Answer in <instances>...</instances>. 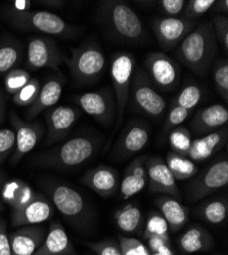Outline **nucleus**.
I'll return each mask as SVG.
<instances>
[{
	"label": "nucleus",
	"instance_id": "4c0bfd02",
	"mask_svg": "<svg viewBox=\"0 0 228 255\" xmlns=\"http://www.w3.org/2000/svg\"><path fill=\"white\" fill-rule=\"evenodd\" d=\"M213 80L216 90L225 102H228V61L219 60L214 68Z\"/></svg>",
	"mask_w": 228,
	"mask_h": 255
},
{
	"label": "nucleus",
	"instance_id": "c756f323",
	"mask_svg": "<svg viewBox=\"0 0 228 255\" xmlns=\"http://www.w3.org/2000/svg\"><path fill=\"white\" fill-rule=\"evenodd\" d=\"M24 56V47L13 38L0 40V75L16 69Z\"/></svg>",
	"mask_w": 228,
	"mask_h": 255
},
{
	"label": "nucleus",
	"instance_id": "37998d69",
	"mask_svg": "<svg viewBox=\"0 0 228 255\" xmlns=\"http://www.w3.org/2000/svg\"><path fill=\"white\" fill-rule=\"evenodd\" d=\"M32 2L30 0H13L8 1L4 7V16L10 22V20L22 17L29 12H31Z\"/></svg>",
	"mask_w": 228,
	"mask_h": 255
},
{
	"label": "nucleus",
	"instance_id": "0eeeda50",
	"mask_svg": "<svg viewBox=\"0 0 228 255\" xmlns=\"http://www.w3.org/2000/svg\"><path fill=\"white\" fill-rule=\"evenodd\" d=\"M14 29L26 32H38L44 35L64 39L76 38L80 29L67 23L60 16L50 11H31L28 14L8 22Z\"/></svg>",
	"mask_w": 228,
	"mask_h": 255
},
{
	"label": "nucleus",
	"instance_id": "5fc2aeb1",
	"mask_svg": "<svg viewBox=\"0 0 228 255\" xmlns=\"http://www.w3.org/2000/svg\"><path fill=\"white\" fill-rule=\"evenodd\" d=\"M4 179H5V176L3 175V173L0 172V190H1V187L4 183Z\"/></svg>",
	"mask_w": 228,
	"mask_h": 255
},
{
	"label": "nucleus",
	"instance_id": "dca6fc26",
	"mask_svg": "<svg viewBox=\"0 0 228 255\" xmlns=\"http://www.w3.org/2000/svg\"><path fill=\"white\" fill-rule=\"evenodd\" d=\"M79 116L80 113L76 109L66 105H59L48 110L45 114L47 123L45 144H56L66 139L78 121Z\"/></svg>",
	"mask_w": 228,
	"mask_h": 255
},
{
	"label": "nucleus",
	"instance_id": "f3484780",
	"mask_svg": "<svg viewBox=\"0 0 228 255\" xmlns=\"http://www.w3.org/2000/svg\"><path fill=\"white\" fill-rule=\"evenodd\" d=\"M54 212L52 203L42 194L36 196L24 207L11 212L12 227L33 226L48 221Z\"/></svg>",
	"mask_w": 228,
	"mask_h": 255
},
{
	"label": "nucleus",
	"instance_id": "bb28decb",
	"mask_svg": "<svg viewBox=\"0 0 228 255\" xmlns=\"http://www.w3.org/2000/svg\"><path fill=\"white\" fill-rule=\"evenodd\" d=\"M0 191H1V200L9 205L12 210L24 207L37 194L27 182L20 179H12L4 182Z\"/></svg>",
	"mask_w": 228,
	"mask_h": 255
},
{
	"label": "nucleus",
	"instance_id": "39448f33",
	"mask_svg": "<svg viewBox=\"0 0 228 255\" xmlns=\"http://www.w3.org/2000/svg\"><path fill=\"white\" fill-rule=\"evenodd\" d=\"M66 63L69 71L78 84H90L96 81L106 69L107 60L101 48L94 42H86L72 49Z\"/></svg>",
	"mask_w": 228,
	"mask_h": 255
},
{
	"label": "nucleus",
	"instance_id": "6e6552de",
	"mask_svg": "<svg viewBox=\"0 0 228 255\" xmlns=\"http://www.w3.org/2000/svg\"><path fill=\"white\" fill-rule=\"evenodd\" d=\"M129 98L139 112L154 120H160L166 112V100L157 91L147 72L140 68L134 71Z\"/></svg>",
	"mask_w": 228,
	"mask_h": 255
},
{
	"label": "nucleus",
	"instance_id": "a211bd4d",
	"mask_svg": "<svg viewBox=\"0 0 228 255\" xmlns=\"http://www.w3.org/2000/svg\"><path fill=\"white\" fill-rule=\"evenodd\" d=\"M150 137L151 131L148 124L140 121L130 123L118 141L116 148L117 155L120 158L135 155L148 145Z\"/></svg>",
	"mask_w": 228,
	"mask_h": 255
},
{
	"label": "nucleus",
	"instance_id": "4be33fe9",
	"mask_svg": "<svg viewBox=\"0 0 228 255\" xmlns=\"http://www.w3.org/2000/svg\"><path fill=\"white\" fill-rule=\"evenodd\" d=\"M228 137L227 126L193 140L188 156L194 162H203L210 158L226 144Z\"/></svg>",
	"mask_w": 228,
	"mask_h": 255
},
{
	"label": "nucleus",
	"instance_id": "b1692460",
	"mask_svg": "<svg viewBox=\"0 0 228 255\" xmlns=\"http://www.w3.org/2000/svg\"><path fill=\"white\" fill-rule=\"evenodd\" d=\"M148 155H141L133 159L127 166L122 182L120 194L122 199H129L138 194L148 183L146 162Z\"/></svg>",
	"mask_w": 228,
	"mask_h": 255
},
{
	"label": "nucleus",
	"instance_id": "79ce46f5",
	"mask_svg": "<svg viewBox=\"0 0 228 255\" xmlns=\"http://www.w3.org/2000/svg\"><path fill=\"white\" fill-rule=\"evenodd\" d=\"M118 241L123 255H151L147 245L136 238L119 236Z\"/></svg>",
	"mask_w": 228,
	"mask_h": 255
},
{
	"label": "nucleus",
	"instance_id": "58836bf2",
	"mask_svg": "<svg viewBox=\"0 0 228 255\" xmlns=\"http://www.w3.org/2000/svg\"><path fill=\"white\" fill-rule=\"evenodd\" d=\"M214 3L215 0H190L185 4L181 17L195 22V19L209 11Z\"/></svg>",
	"mask_w": 228,
	"mask_h": 255
},
{
	"label": "nucleus",
	"instance_id": "20e7f679",
	"mask_svg": "<svg viewBox=\"0 0 228 255\" xmlns=\"http://www.w3.org/2000/svg\"><path fill=\"white\" fill-rule=\"evenodd\" d=\"M41 185L60 214L77 228H83L90 219L84 197L76 189L63 183L44 181Z\"/></svg>",
	"mask_w": 228,
	"mask_h": 255
},
{
	"label": "nucleus",
	"instance_id": "e433bc0d",
	"mask_svg": "<svg viewBox=\"0 0 228 255\" xmlns=\"http://www.w3.org/2000/svg\"><path fill=\"white\" fill-rule=\"evenodd\" d=\"M41 88L40 81L37 78H32L29 83L13 95L12 100L19 106H31L36 100Z\"/></svg>",
	"mask_w": 228,
	"mask_h": 255
},
{
	"label": "nucleus",
	"instance_id": "603ef678",
	"mask_svg": "<svg viewBox=\"0 0 228 255\" xmlns=\"http://www.w3.org/2000/svg\"><path fill=\"white\" fill-rule=\"evenodd\" d=\"M5 109H6V98L4 94L0 91V122L3 120L4 114H5Z\"/></svg>",
	"mask_w": 228,
	"mask_h": 255
},
{
	"label": "nucleus",
	"instance_id": "f704fd0d",
	"mask_svg": "<svg viewBox=\"0 0 228 255\" xmlns=\"http://www.w3.org/2000/svg\"><path fill=\"white\" fill-rule=\"evenodd\" d=\"M169 235V227L167 222L161 215V212L152 211L147 221L144 222L142 239L146 240L151 236H167Z\"/></svg>",
	"mask_w": 228,
	"mask_h": 255
},
{
	"label": "nucleus",
	"instance_id": "864d4df0",
	"mask_svg": "<svg viewBox=\"0 0 228 255\" xmlns=\"http://www.w3.org/2000/svg\"><path fill=\"white\" fill-rule=\"evenodd\" d=\"M151 255H174V252L171 249V246L167 245V246H164L161 249L151 253Z\"/></svg>",
	"mask_w": 228,
	"mask_h": 255
},
{
	"label": "nucleus",
	"instance_id": "6e6d98bb",
	"mask_svg": "<svg viewBox=\"0 0 228 255\" xmlns=\"http://www.w3.org/2000/svg\"><path fill=\"white\" fill-rule=\"evenodd\" d=\"M4 209V202L2 200H0V212Z\"/></svg>",
	"mask_w": 228,
	"mask_h": 255
},
{
	"label": "nucleus",
	"instance_id": "5701e85b",
	"mask_svg": "<svg viewBox=\"0 0 228 255\" xmlns=\"http://www.w3.org/2000/svg\"><path fill=\"white\" fill-rule=\"evenodd\" d=\"M33 255H77V251L64 226L52 222L43 243Z\"/></svg>",
	"mask_w": 228,
	"mask_h": 255
},
{
	"label": "nucleus",
	"instance_id": "a18cd8bd",
	"mask_svg": "<svg viewBox=\"0 0 228 255\" xmlns=\"http://www.w3.org/2000/svg\"><path fill=\"white\" fill-rule=\"evenodd\" d=\"M213 30L225 53L228 52V17L225 15H212Z\"/></svg>",
	"mask_w": 228,
	"mask_h": 255
},
{
	"label": "nucleus",
	"instance_id": "412c9836",
	"mask_svg": "<svg viewBox=\"0 0 228 255\" xmlns=\"http://www.w3.org/2000/svg\"><path fill=\"white\" fill-rule=\"evenodd\" d=\"M228 111L222 104H212L201 109L195 115L191 127L197 135H206L227 125Z\"/></svg>",
	"mask_w": 228,
	"mask_h": 255
},
{
	"label": "nucleus",
	"instance_id": "393cba45",
	"mask_svg": "<svg viewBox=\"0 0 228 255\" xmlns=\"http://www.w3.org/2000/svg\"><path fill=\"white\" fill-rule=\"evenodd\" d=\"M64 85L65 79L61 75L48 79L43 86L40 88L39 94L34 103L29 106V110L26 114L27 119L33 120L39 114L52 108L54 104H56L60 99L61 93H63Z\"/></svg>",
	"mask_w": 228,
	"mask_h": 255
},
{
	"label": "nucleus",
	"instance_id": "4468645a",
	"mask_svg": "<svg viewBox=\"0 0 228 255\" xmlns=\"http://www.w3.org/2000/svg\"><path fill=\"white\" fill-rule=\"evenodd\" d=\"M228 184V160L219 159L207 167L197 178L189 190L191 200H199L208 196Z\"/></svg>",
	"mask_w": 228,
	"mask_h": 255
},
{
	"label": "nucleus",
	"instance_id": "2f4dec72",
	"mask_svg": "<svg viewBox=\"0 0 228 255\" xmlns=\"http://www.w3.org/2000/svg\"><path fill=\"white\" fill-rule=\"evenodd\" d=\"M228 202L225 198L213 199L203 204L200 210V215L206 222L212 225L223 223L227 218Z\"/></svg>",
	"mask_w": 228,
	"mask_h": 255
},
{
	"label": "nucleus",
	"instance_id": "2eb2a0df",
	"mask_svg": "<svg viewBox=\"0 0 228 255\" xmlns=\"http://www.w3.org/2000/svg\"><path fill=\"white\" fill-rule=\"evenodd\" d=\"M146 168L150 192L163 193L176 199L181 198L176 180L161 157H148Z\"/></svg>",
	"mask_w": 228,
	"mask_h": 255
},
{
	"label": "nucleus",
	"instance_id": "423d86ee",
	"mask_svg": "<svg viewBox=\"0 0 228 255\" xmlns=\"http://www.w3.org/2000/svg\"><path fill=\"white\" fill-rule=\"evenodd\" d=\"M135 71V58L129 52H118L111 60V77L116 96V124L113 137L123 123L130 96V87Z\"/></svg>",
	"mask_w": 228,
	"mask_h": 255
},
{
	"label": "nucleus",
	"instance_id": "9d476101",
	"mask_svg": "<svg viewBox=\"0 0 228 255\" xmlns=\"http://www.w3.org/2000/svg\"><path fill=\"white\" fill-rule=\"evenodd\" d=\"M144 67L155 87L163 91H172L179 84L181 70L177 62L162 52H153L148 55Z\"/></svg>",
	"mask_w": 228,
	"mask_h": 255
},
{
	"label": "nucleus",
	"instance_id": "de8ad7c7",
	"mask_svg": "<svg viewBox=\"0 0 228 255\" xmlns=\"http://www.w3.org/2000/svg\"><path fill=\"white\" fill-rule=\"evenodd\" d=\"M0 255H12L7 226L1 218H0Z\"/></svg>",
	"mask_w": 228,
	"mask_h": 255
},
{
	"label": "nucleus",
	"instance_id": "c9c22d12",
	"mask_svg": "<svg viewBox=\"0 0 228 255\" xmlns=\"http://www.w3.org/2000/svg\"><path fill=\"white\" fill-rule=\"evenodd\" d=\"M31 74L24 69H14L6 74L4 79L5 90L8 94L14 95L29 83Z\"/></svg>",
	"mask_w": 228,
	"mask_h": 255
},
{
	"label": "nucleus",
	"instance_id": "ddd939ff",
	"mask_svg": "<svg viewBox=\"0 0 228 255\" xmlns=\"http://www.w3.org/2000/svg\"><path fill=\"white\" fill-rule=\"evenodd\" d=\"M196 27V22L182 17H159L152 20L153 32L162 48L171 50Z\"/></svg>",
	"mask_w": 228,
	"mask_h": 255
},
{
	"label": "nucleus",
	"instance_id": "7c9ffc66",
	"mask_svg": "<svg viewBox=\"0 0 228 255\" xmlns=\"http://www.w3.org/2000/svg\"><path fill=\"white\" fill-rule=\"evenodd\" d=\"M166 164H167L176 181H183L193 178L198 172L196 163L188 156L180 155L172 151L166 157Z\"/></svg>",
	"mask_w": 228,
	"mask_h": 255
},
{
	"label": "nucleus",
	"instance_id": "09e8293b",
	"mask_svg": "<svg viewBox=\"0 0 228 255\" xmlns=\"http://www.w3.org/2000/svg\"><path fill=\"white\" fill-rule=\"evenodd\" d=\"M146 241H147V247L151 253L161 249L164 246L170 245L169 235H167V236H151L148 239H146Z\"/></svg>",
	"mask_w": 228,
	"mask_h": 255
},
{
	"label": "nucleus",
	"instance_id": "c03bdc74",
	"mask_svg": "<svg viewBox=\"0 0 228 255\" xmlns=\"http://www.w3.org/2000/svg\"><path fill=\"white\" fill-rule=\"evenodd\" d=\"M191 111L184 110L180 106H177L175 104L170 105V109L167 114V118H166L165 126H164V132L167 133L172 131L175 128L179 127L185 120L189 117Z\"/></svg>",
	"mask_w": 228,
	"mask_h": 255
},
{
	"label": "nucleus",
	"instance_id": "9b49d317",
	"mask_svg": "<svg viewBox=\"0 0 228 255\" xmlns=\"http://www.w3.org/2000/svg\"><path fill=\"white\" fill-rule=\"evenodd\" d=\"M10 123L15 133V148L10 158V165L15 166L22 158L30 153L44 136V128L40 122L29 123L11 112Z\"/></svg>",
	"mask_w": 228,
	"mask_h": 255
},
{
	"label": "nucleus",
	"instance_id": "aec40b11",
	"mask_svg": "<svg viewBox=\"0 0 228 255\" xmlns=\"http://www.w3.org/2000/svg\"><path fill=\"white\" fill-rule=\"evenodd\" d=\"M44 227L33 225L19 227L9 234L12 255H33L46 237Z\"/></svg>",
	"mask_w": 228,
	"mask_h": 255
},
{
	"label": "nucleus",
	"instance_id": "f03ea898",
	"mask_svg": "<svg viewBox=\"0 0 228 255\" xmlns=\"http://www.w3.org/2000/svg\"><path fill=\"white\" fill-rule=\"evenodd\" d=\"M97 14L101 25L119 41L137 43L146 37V29L140 17L127 2L119 0L99 1Z\"/></svg>",
	"mask_w": 228,
	"mask_h": 255
},
{
	"label": "nucleus",
	"instance_id": "72a5a7b5",
	"mask_svg": "<svg viewBox=\"0 0 228 255\" xmlns=\"http://www.w3.org/2000/svg\"><path fill=\"white\" fill-rule=\"evenodd\" d=\"M203 97V90L196 84H190L185 86L173 99L172 104L191 111L197 106Z\"/></svg>",
	"mask_w": 228,
	"mask_h": 255
},
{
	"label": "nucleus",
	"instance_id": "6ab92c4d",
	"mask_svg": "<svg viewBox=\"0 0 228 255\" xmlns=\"http://www.w3.org/2000/svg\"><path fill=\"white\" fill-rule=\"evenodd\" d=\"M81 182L101 197L113 196L120 187L119 175L109 165H98L88 171L81 178Z\"/></svg>",
	"mask_w": 228,
	"mask_h": 255
},
{
	"label": "nucleus",
	"instance_id": "1a4fd4ad",
	"mask_svg": "<svg viewBox=\"0 0 228 255\" xmlns=\"http://www.w3.org/2000/svg\"><path fill=\"white\" fill-rule=\"evenodd\" d=\"M67 61L66 55L57 47L55 41L45 36H33L29 39L26 63L30 70L58 68Z\"/></svg>",
	"mask_w": 228,
	"mask_h": 255
},
{
	"label": "nucleus",
	"instance_id": "a19ab883",
	"mask_svg": "<svg viewBox=\"0 0 228 255\" xmlns=\"http://www.w3.org/2000/svg\"><path fill=\"white\" fill-rule=\"evenodd\" d=\"M84 244L96 255H123L118 240L103 239L101 241H85Z\"/></svg>",
	"mask_w": 228,
	"mask_h": 255
},
{
	"label": "nucleus",
	"instance_id": "c85d7f7f",
	"mask_svg": "<svg viewBox=\"0 0 228 255\" xmlns=\"http://www.w3.org/2000/svg\"><path fill=\"white\" fill-rule=\"evenodd\" d=\"M180 249L185 253H195L213 247L214 239L210 233L200 226H193L186 230L178 241Z\"/></svg>",
	"mask_w": 228,
	"mask_h": 255
},
{
	"label": "nucleus",
	"instance_id": "49530a36",
	"mask_svg": "<svg viewBox=\"0 0 228 255\" xmlns=\"http://www.w3.org/2000/svg\"><path fill=\"white\" fill-rule=\"evenodd\" d=\"M186 1L184 0H161L159 6L161 11L167 17H177L182 14Z\"/></svg>",
	"mask_w": 228,
	"mask_h": 255
},
{
	"label": "nucleus",
	"instance_id": "7ed1b4c3",
	"mask_svg": "<svg viewBox=\"0 0 228 255\" xmlns=\"http://www.w3.org/2000/svg\"><path fill=\"white\" fill-rule=\"evenodd\" d=\"M98 145V140L91 136H77L38 154L33 162L38 167L74 168L90 160L97 151Z\"/></svg>",
	"mask_w": 228,
	"mask_h": 255
},
{
	"label": "nucleus",
	"instance_id": "a878e982",
	"mask_svg": "<svg viewBox=\"0 0 228 255\" xmlns=\"http://www.w3.org/2000/svg\"><path fill=\"white\" fill-rule=\"evenodd\" d=\"M155 203L172 233H177L188 223L189 210L176 198L164 195L158 197Z\"/></svg>",
	"mask_w": 228,
	"mask_h": 255
},
{
	"label": "nucleus",
	"instance_id": "8fccbe9b",
	"mask_svg": "<svg viewBox=\"0 0 228 255\" xmlns=\"http://www.w3.org/2000/svg\"><path fill=\"white\" fill-rule=\"evenodd\" d=\"M214 14H220L227 16L228 14V0H220V1H215L214 5L211 7Z\"/></svg>",
	"mask_w": 228,
	"mask_h": 255
},
{
	"label": "nucleus",
	"instance_id": "cd10ccee",
	"mask_svg": "<svg viewBox=\"0 0 228 255\" xmlns=\"http://www.w3.org/2000/svg\"><path fill=\"white\" fill-rule=\"evenodd\" d=\"M117 227L127 235L140 234L143 231L144 220L141 208L134 202L127 203L116 211L114 216Z\"/></svg>",
	"mask_w": 228,
	"mask_h": 255
},
{
	"label": "nucleus",
	"instance_id": "f8f14e48",
	"mask_svg": "<svg viewBox=\"0 0 228 255\" xmlns=\"http://www.w3.org/2000/svg\"><path fill=\"white\" fill-rule=\"evenodd\" d=\"M76 104L102 125L111 126L116 118V102L108 88L86 92L74 97Z\"/></svg>",
	"mask_w": 228,
	"mask_h": 255
},
{
	"label": "nucleus",
	"instance_id": "f257e3e1",
	"mask_svg": "<svg viewBox=\"0 0 228 255\" xmlns=\"http://www.w3.org/2000/svg\"><path fill=\"white\" fill-rule=\"evenodd\" d=\"M216 36L211 22H203L180 42L176 56L197 75H205L216 55Z\"/></svg>",
	"mask_w": 228,
	"mask_h": 255
},
{
	"label": "nucleus",
	"instance_id": "473e14b6",
	"mask_svg": "<svg viewBox=\"0 0 228 255\" xmlns=\"http://www.w3.org/2000/svg\"><path fill=\"white\" fill-rule=\"evenodd\" d=\"M192 143V134L186 127L179 126L170 131L169 145L171 147L172 152L186 156L191 149Z\"/></svg>",
	"mask_w": 228,
	"mask_h": 255
},
{
	"label": "nucleus",
	"instance_id": "3c124183",
	"mask_svg": "<svg viewBox=\"0 0 228 255\" xmlns=\"http://www.w3.org/2000/svg\"><path fill=\"white\" fill-rule=\"evenodd\" d=\"M66 1H58V0H50V1H41V4L49 6L51 8H61L66 5Z\"/></svg>",
	"mask_w": 228,
	"mask_h": 255
},
{
	"label": "nucleus",
	"instance_id": "ea45409f",
	"mask_svg": "<svg viewBox=\"0 0 228 255\" xmlns=\"http://www.w3.org/2000/svg\"><path fill=\"white\" fill-rule=\"evenodd\" d=\"M15 148V133L13 130L4 128L0 130V166L12 155Z\"/></svg>",
	"mask_w": 228,
	"mask_h": 255
}]
</instances>
